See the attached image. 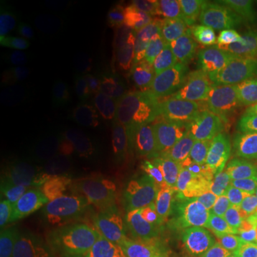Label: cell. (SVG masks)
Wrapping results in <instances>:
<instances>
[{
	"label": "cell",
	"mask_w": 257,
	"mask_h": 257,
	"mask_svg": "<svg viewBox=\"0 0 257 257\" xmlns=\"http://www.w3.org/2000/svg\"><path fill=\"white\" fill-rule=\"evenodd\" d=\"M56 192V176L46 169L32 167L12 173L3 182L0 203L13 213H32L52 202Z\"/></svg>",
	"instance_id": "3957f363"
},
{
	"label": "cell",
	"mask_w": 257,
	"mask_h": 257,
	"mask_svg": "<svg viewBox=\"0 0 257 257\" xmlns=\"http://www.w3.org/2000/svg\"><path fill=\"white\" fill-rule=\"evenodd\" d=\"M224 257H251V254L248 253L247 250L237 246L236 243L229 241L226 244V248H224Z\"/></svg>",
	"instance_id": "44dd1931"
},
{
	"label": "cell",
	"mask_w": 257,
	"mask_h": 257,
	"mask_svg": "<svg viewBox=\"0 0 257 257\" xmlns=\"http://www.w3.org/2000/svg\"><path fill=\"white\" fill-rule=\"evenodd\" d=\"M33 66L50 79H67L69 63L57 47L42 43L33 55Z\"/></svg>",
	"instance_id": "ac0fdd59"
},
{
	"label": "cell",
	"mask_w": 257,
	"mask_h": 257,
	"mask_svg": "<svg viewBox=\"0 0 257 257\" xmlns=\"http://www.w3.org/2000/svg\"><path fill=\"white\" fill-rule=\"evenodd\" d=\"M150 183L162 204H172L182 192V186L176 173L175 165L167 150L155 149L149 159Z\"/></svg>",
	"instance_id": "5bb4252c"
},
{
	"label": "cell",
	"mask_w": 257,
	"mask_h": 257,
	"mask_svg": "<svg viewBox=\"0 0 257 257\" xmlns=\"http://www.w3.org/2000/svg\"><path fill=\"white\" fill-rule=\"evenodd\" d=\"M202 160L200 184L231 200H237L254 184V173L237 147L210 142L199 152Z\"/></svg>",
	"instance_id": "6da1fadb"
},
{
	"label": "cell",
	"mask_w": 257,
	"mask_h": 257,
	"mask_svg": "<svg viewBox=\"0 0 257 257\" xmlns=\"http://www.w3.org/2000/svg\"><path fill=\"white\" fill-rule=\"evenodd\" d=\"M167 152L175 165L176 173H177L182 189L192 190L193 187L199 186L200 177H202L200 156L186 150V149H182V147H176V149L167 150Z\"/></svg>",
	"instance_id": "e0dca14e"
},
{
	"label": "cell",
	"mask_w": 257,
	"mask_h": 257,
	"mask_svg": "<svg viewBox=\"0 0 257 257\" xmlns=\"http://www.w3.org/2000/svg\"><path fill=\"white\" fill-rule=\"evenodd\" d=\"M62 140L52 132L25 133L5 146L3 169L15 173L45 163L60 150Z\"/></svg>",
	"instance_id": "52a82bcc"
},
{
	"label": "cell",
	"mask_w": 257,
	"mask_h": 257,
	"mask_svg": "<svg viewBox=\"0 0 257 257\" xmlns=\"http://www.w3.org/2000/svg\"><path fill=\"white\" fill-rule=\"evenodd\" d=\"M89 9L94 16L107 20H123L133 18L140 12V6L133 2L123 0H104V2H93Z\"/></svg>",
	"instance_id": "d6986e66"
},
{
	"label": "cell",
	"mask_w": 257,
	"mask_h": 257,
	"mask_svg": "<svg viewBox=\"0 0 257 257\" xmlns=\"http://www.w3.org/2000/svg\"><path fill=\"white\" fill-rule=\"evenodd\" d=\"M143 236L172 254H193L199 250V233L190 213L173 204H162L147 217Z\"/></svg>",
	"instance_id": "7a4b0ae2"
},
{
	"label": "cell",
	"mask_w": 257,
	"mask_h": 257,
	"mask_svg": "<svg viewBox=\"0 0 257 257\" xmlns=\"http://www.w3.org/2000/svg\"><path fill=\"white\" fill-rule=\"evenodd\" d=\"M251 257H257V254H256V256H251Z\"/></svg>",
	"instance_id": "7402d4cb"
},
{
	"label": "cell",
	"mask_w": 257,
	"mask_h": 257,
	"mask_svg": "<svg viewBox=\"0 0 257 257\" xmlns=\"http://www.w3.org/2000/svg\"><path fill=\"white\" fill-rule=\"evenodd\" d=\"M231 243L257 254V183L234 202V217L231 229Z\"/></svg>",
	"instance_id": "30bf717a"
},
{
	"label": "cell",
	"mask_w": 257,
	"mask_h": 257,
	"mask_svg": "<svg viewBox=\"0 0 257 257\" xmlns=\"http://www.w3.org/2000/svg\"><path fill=\"white\" fill-rule=\"evenodd\" d=\"M227 117L234 138L244 145H257V82L240 97L227 103Z\"/></svg>",
	"instance_id": "7c38bea8"
},
{
	"label": "cell",
	"mask_w": 257,
	"mask_h": 257,
	"mask_svg": "<svg viewBox=\"0 0 257 257\" xmlns=\"http://www.w3.org/2000/svg\"><path fill=\"white\" fill-rule=\"evenodd\" d=\"M248 19L244 8H231L214 26V43L223 55L231 56L248 47Z\"/></svg>",
	"instance_id": "8fae6325"
},
{
	"label": "cell",
	"mask_w": 257,
	"mask_h": 257,
	"mask_svg": "<svg viewBox=\"0 0 257 257\" xmlns=\"http://www.w3.org/2000/svg\"><path fill=\"white\" fill-rule=\"evenodd\" d=\"M33 50V32L26 18L3 3L0 19V76L12 73L28 59Z\"/></svg>",
	"instance_id": "8992f818"
},
{
	"label": "cell",
	"mask_w": 257,
	"mask_h": 257,
	"mask_svg": "<svg viewBox=\"0 0 257 257\" xmlns=\"http://www.w3.org/2000/svg\"><path fill=\"white\" fill-rule=\"evenodd\" d=\"M186 207L207 239L229 243L234 217V200L199 184L189 190Z\"/></svg>",
	"instance_id": "277c9868"
},
{
	"label": "cell",
	"mask_w": 257,
	"mask_h": 257,
	"mask_svg": "<svg viewBox=\"0 0 257 257\" xmlns=\"http://www.w3.org/2000/svg\"><path fill=\"white\" fill-rule=\"evenodd\" d=\"M147 135L155 149L172 150L183 143L186 120L180 110L169 104L153 106L146 120Z\"/></svg>",
	"instance_id": "9c48e42d"
},
{
	"label": "cell",
	"mask_w": 257,
	"mask_h": 257,
	"mask_svg": "<svg viewBox=\"0 0 257 257\" xmlns=\"http://www.w3.org/2000/svg\"><path fill=\"white\" fill-rule=\"evenodd\" d=\"M69 50L77 62L90 69H109L123 59L126 40L109 29L80 28L69 39Z\"/></svg>",
	"instance_id": "5b68a950"
},
{
	"label": "cell",
	"mask_w": 257,
	"mask_h": 257,
	"mask_svg": "<svg viewBox=\"0 0 257 257\" xmlns=\"http://www.w3.org/2000/svg\"><path fill=\"white\" fill-rule=\"evenodd\" d=\"M0 89L20 97L43 101L56 97L57 93L60 92V84L57 80L50 79L45 74L12 72L0 76Z\"/></svg>",
	"instance_id": "4fadbf2b"
},
{
	"label": "cell",
	"mask_w": 257,
	"mask_h": 257,
	"mask_svg": "<svg viewBox=\"0 0 257 257\" xmlns=\"http://www.w3.org/2000/svg\"><path fill=\"white\" fill-rule=\"evenodd\" d=\"M6 120L13 127L29 133H42L55 127L57 113L53 106L45 101L30 100L9 109Z\"/></svg>",
	"instance_id": "9a60e30c"
},
{
	"label": "cell",
	"mask_w": 257,
	"mask_h": 257,
	"mask_svg": "<svg viewBox=\"0 0 257 257\" xmlns=\"http://www.w3.org/2000/svg\"><path fill=\"white\" fill-rule=\"evenodd\" d=\"M140 199L136 170L123 160L111 162L103 179V204L109 214L133 209Z\"/></svg>",
	"instance_id": "ba28073f"
},
{
	"label": "cell",
	"mask_w": 257,
	"mask_h": 257,
	"mask_svg": "<svg viewBox=\"0 0 257 257\" xmlns=\"http://www.w3.org/2000/svg\"><path fill=\"white\" fill-rule=\"evenodd\" d=\"M257 82V55L250 49L229 56V76L226 83L227 103L240 97Z\"/></svg>",
	"instance_id": "2e32d148"
},
{
	"label": "cell",
	"mask_w": 257,
	"mask_h": 257,
	"mask_svg": "<svg viewBox=\"0 0 257 257\" xmlns=\"http://www.w3.org/2000/svg\"><path fill=\"white\" fill-rule=\"evenodd\" d=\"M248 49L257 55V10L248 19Z\"/></svg>",
	"instance_id": "ffe728a7"
}]
</instances>
